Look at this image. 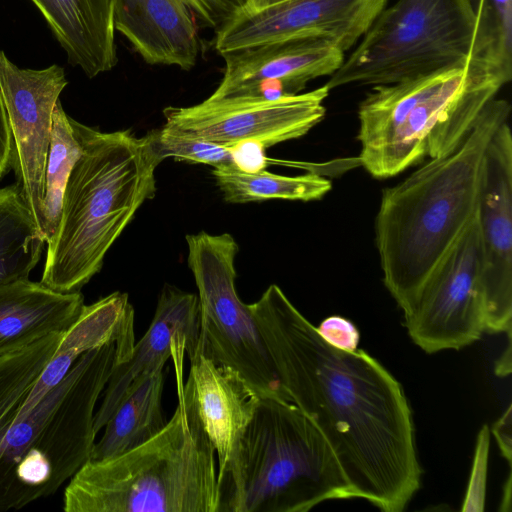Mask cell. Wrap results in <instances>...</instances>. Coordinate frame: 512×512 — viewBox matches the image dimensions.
Returning a JSON list of instances; mask_svg holds the SVG:
<instances>
[{"instance_id": "cell-1", "label": "cell", "mask_w": 512, "mask_h": 512, "mask_svg": "<svg viewBox=\"0 0 512 512\" xmlns=\"http://www.w3.org/2000/svg\"><path fill=\"white\" fill-rule=\"evenodd\" d=\"M249 305L284 392L321 431L355 498L404 510L422 469L400 382L364 350L324 341L276 284Z\"/></svg>"}, {"instance_id": "cell-2", "label": "cell", "mask_w": 512, "mask_h": 512, "mask_svg": "<svg viewBox=\"0 0 512 512\" xmlns=\"http://www.w3.org/2000/svg\"><path fill=\"white\" fill-rule=\"evenodd\" d=\"M511 105L492 99L461 143L382 192L375 240L383 283L404 314L476 217L487 146Z\"/></svg>"}, {"instance_id": "cell-3", "label": "cell", "mask_w": 512, "mask_h": 512, "mask_svg": "<svg viewBox=\"0 0 512 512\" xmlns=\"http://www.w3.org/2000/svg\"><path fill=\"white\" fill-rule=\"evenodd\" d=\"M161 162L147 134L93 128L66 182L60 221L47 243L43 285L79 292L99 273L110 247L154 197Z\"/></svg>"}, {"instance_id": "cell-4", "label": "cell", "mask_w": 512, "mask_h": 512, "mask_svg": "<svg viewBox=\"0 0 512 512\" xmlns=\"http://www.w3.org/2000/svg\"><path fill=\"white\" fill-rule=\"evenodd\" d=\"M178 404L147 442L113 457L89 459L69 480L66 512H219L215 449L183 394L184 352L172 354Z\"/></svg>"}, {"instance_id": "cell-5", "label": "cell", "mask_w": 512, "mask_h": 512, "mask_svg": "<svg viewBox=\"0 0 512 512\" xmlns=\"http://www.w3.org/2000/svg\"><path fill=\"white\" fill-rule=\"evenodd\" d=\"M509 81L468 61L372 86L358 108L360 164L382 179L449 154Z\"/></svg>"}, {"instance_id": "cell-6", "label": "cell", "mask_w": 512, "mask_h": 512, "mask_svg": "<svg viewBox=\"0 0 512 512\" xmlns=\"http://www.w3.org/2000/svg\"><path fill=\"white\" fill-rule=\"evenodd\" d=\"M218 483L219 512H306L355 498L321 431L275 397L260 398Z\"/></svg>"}, {"instance_id": "cell-7", "label": "cell", "mask_w": 512, "mask_h": 512, "mask_svg": "<svg viewBox=\"0 0 512 512\" xmlns=\"http://www.w3.org/2000/svg\"><path fill=\"white\" fill-rule=\"evenodd\" d=\"M131 350L111 342L85 353L14 423L0 446V512L53 495L90 459L97 401Z\"/></svg>"}, {"instance_id": "cell-8", "label": "cell", "mask_w": 512, "mask_h": 512, "mask_svg": "<svg viewBox=\"0 0 512 512\" xmlns=\"http://www.w3.org/2000/svg\"><path fill=\"white\" fill-rule=\"evenodd\" d=\"M475 32L473 0H397L324 85L372 87L466 64Z\"/></svg>"}, {"instance_id": "cell-9", "label": "cell", "mask_w": 512, "mask_h": 512, "mask_svg": "<svg viewBox=\"0 0 512 512\" xmlns=\"http://www.w3.org/2000/svg\"><path fill=\"white\" fill-rule=\"evenodd\" d=\"M186 242L199 302V334L193 355L235 370L260 397L289 400L250 305L242 302L236 291L237 242L229 233L205 231L187 235Z\"/></svg>"}, {"instance_id": "cell-10", "label": "cell", "mask_w": 512, "mask_h": 512, "mask_svg": "<svg viewBox=\"0 0 512 512\" xmlns=\"http://www.w3.org/2000/svg\"><path fill=\"white\" fill-rule=\"evenodd\" d=\"M477 215L423 286L404 324L426 353L461 349L485 332V298Z\"/></svg>"}, {"instance_id": "cell-11", "label": "cell", "mask_w": 512, "mask_h": 512, "mask_svg": "<svg viewBox=\"0 0 512 512\" xmlns=\"http://www.w3.org/2000/svg\"><path fill=\"white\" fill-rule=\"evenodd\" d=\"M330 90H315L277 99L235 96L208 97L188 107L163 110V127L175 133L228 147L254 143L264 149L300 138L320 123Z\"/></svg>"}, {"instance_id": "cell-12", "label": "cell", "mask_w": 512, "mask_h": 512, "mask_svg": "<svg viewBox=\"0 0 512 512\" xmlns=\"http://www.w3.org/2000/svg\"><path fill=\"white\" fill-rule=\"evenodd\" d=\"M388 0H283L254 11L239 10L215 38L221 54L290 39H321L343 52L368 30Z\"/></svg>"}, {"instance_id": "cell-13", "label": "cell", "mask_w": 512, "mask_h": 512, "mask_svg": "<svg viewBox=\"0 0 512 512\" xmlns=\"http://www.w3.org/2000/svg\"><path fill=\"white\" fill-rule=\"evenodd\" d=\"M67 84L62 67L54 64L42 70L21 69L0 50V91L14 145L12 170L41 230L52 115Z\"/></svg>"}, {"instance_id": "cell-14", "label": "cell", "mask_w": 512, "mask_h": 512, "mask_svg": "<svg viewBox=\"0 0 512 512\" xmlns=\"http://www.w3.org/2000/svg\"><path fill=\"white\" fill-rule=\"evenodd\" d=\"M485 332L512 328V134L508 122L492 136L484 156L477 211Z\"/></svg>"}, {"instance_id": "cell-15", "label": "cell", "mask_w": 512, "mask_h": 512, "mask_svg": "<svg viewBox=\"0 0 512 512\" xmlns=\"http://www.w3.org/2000/svg\"><path fill=\"white\" fill-rule=\"evenodd\" d=\"M344 53L321 39H290L221 53L224 75L209 97L235 96L261 82L281 83L296 95L308 82L336 72Z\"/></svg>"}, {"instance_id": "cell-16", "label": "cell", "mask_w": 512, "mask_h": 512, "mask_svg": "<svg viewBox=\"0 0 512 512\" xmlns=\"http://www.w3.org/2000/svg\"><path fill=\"white\" fill-rule=\"evenodd\" d=\"M199 334L198 296L171 285L162 288L151 324L134 344L127 361L116 365L95 412L94 431L103 429L125 393L149 374L163 369L178 340L188 344L193 355Z\"/></svg>"}, {"instance_id": "cell-17", "label": "cell", "mask_w": 512, "mask_h": 512, "mask_svg": "<svg viewBox=\"0 0 512 512\" xmlns=\"http://www.w3.org/2000/svg\"><path fill=\"white\" fill-rule=\"evenodd\" d=\"M183 394L215 449L220 474L253 416L260 396L233 369L194 354Z\"/></svg>"}, {"instance_id": "cell-18", "label": "cell", "mask_w": 512, "mask_h": 512, "mask_svg": "<svg viewBox=\"0 0 512 512\" xmlns=\"http://www.w3.org/2000/svg\"><path fill=\"white\" fill-rule=\"evenodd\" d=\"M114 26L148 64L188 71L197 62V29L183 0H115Z\"/></svg>"}, {"instance_id": "cell-19", "label": "cell", "mask_w": 512, "mask_h": 512, "mask_svg": "<svg viewBox=\"0 0 512 512\" xmlns=\"http://www.w3.org/2000/svg\"><path fill=\"white\" fill-rule=\"evenodd\" d=\"M134 315L128 294L119 291L84 305L78 318L63 332L15 423L29 414L85 353L111 342L133 349Z\"/></svg>"}, {"instance_id": "cell-20", "label": "cell", "mask_w": 512, "mask_h": 512, "mask_svg": "<svg viewBox=\"0 0 512 512\" xmlns=\"http://www.w3.org/2000/svg\"><path fill=\"white\" fill-rule=\"evenodd\" d=\"M79 292H56L28 279L0 286V357L66 331L84 307Z\"/></svg>"}, {"instance_id": "cell-21", "label": "cell", "mask_w": 512, "mask_h": 512, "mask_svg": "<svg viewBox=\"0 0 512 512\" xmlns=\"http://www.w3.org/2000/svg\"><path fill=\"white\" fill-rule=\"evenodd\" d=\"M42 13L71 65L93 78L117 64L115 0H31Z\"/></svg>"}, {"instance_id": "cell-22", "label": "cell", "mask_w": 512, "mask_h": 512, "mask_svg": "<svg viewBox=\"0 0 512 512\" xmlns=\"http://www.w3.org/2000/svg\"><path fill=\"white\" fill-rule=\"evenodd\" d=\"M164 368L130 388L94 443L90 459L99 460L129 451L153 438L167 424L162 409Z\"/></svg>"}, {"instance_id": "cell-23", "label": "cell", "mask_w": 512, "mask_h": 512, "mask_svg": "<svg viewBox=\"0 0 512 512\" xmlns=\"http://www.w3.org/2000/svg\"><path fill=\"white\" fill-rule=\"evenodd\" d=\"M45 244L18 185L0 188V286L28 279Z\"/></svg>"}, {"instance_id": "cell-24", "label": "cell", "mask_w": 512, "mask_h": 512, "mask_svg": "<svg viewBox=\"0 0 512 512\" xmlns=\"http://www.w3.org/2000/svg\"><path fill=\"white\" fill-rule=\"evenodd\" d=\"M212 174L224 199L233 204L269 199L319 200L332 187L329 180L317 174L284 176L264 169L246 171L232 166L214 167Z\"/></svg>"}, {"instance_id": "cell-25", "label": "cell", "mask_w": 512, "mask_h": 512, "mask_svg": "<svg viewBox=\"0 0 512 512\" xmlns=\"http://www.w3.org/2000/svg\"><path fill=\"white\" fill-rule=\"evenodd\" d=\"M92 130L68 116L60 100L57 101L52 115L51 143L45 172L42 230L46 244L55 235L60 221L62 199L70 171Z\"/></svg>"}, {"instance_id": "cell-26", "label": "cell", "mask_w": 512, "mask_h": 512, "mask_svg": "<svg viewBox=\"0 0 512 512\" xmlns=\"http://www.w3.org/2000/svg\"><path fill=\"white\" fill-rule=\"evenodd\" d=\"M62 334L52 333L22 350L0 357V446Z\"/></svg>"}, {"instance_id": "cell-27", "label": "cell", "mask_w": 512, "mask_h": 512, "mask_svg": "<svg viewBox=\"0 0 512 512\" xmlns=\"http://www.w3.org/2000/svg\"><path fill=\"white\" fill-rule=\"evenodd\" d=\"M147 135L162 161L168 157H173L175 160L206 164L213 167H236L232 147L175 133L165 127L150 131Z\"/></svg>"}, {"instance_id": "cell-28", "label": "cell", "mask_w": 512, "mask_h": 512, "mask_svg": "<svg viewBox=\"0 0 512 512\" xmlns=\"http://www.w3.org/2000/svg\"><path fill=\"white\" fill-rule=\"evenodd\" d=\"M489 445L490 430L487 425H483L477 436L467 491L461 507L463 512H481L484 510Z\"/></svg>"}, {"instance_id": "cell-29", "label": "cell", "mask_w": 512, "mask_h": 512, "mask_svg": "<svg viewBox=\"0 0 512 512\" xmlns=\"http://www.w3.org/2000/svg\"><path fill=\"white\" fill-rule=\"evenodd\" d=\"M316 330L324 341L339 350L354 351L358 347L360 333L355 324L347 318L329 316L316 327Z\"/></svg>"}, {"instance_id": "cell-30", "label": "cell", "mask_w": 512, "mask_h": 512, "mask_svg": "<svg viewBox=\"0 0 512 512\" xmlns=\"http://www.w3.org/2000/svg\"><path fill=\"white\" fill-rule=\"evenodd\" d=\"M13 137L0 91V181L12 170Z\"/></svg>"}, {"instance_id": "cell-31", "label": "cell", "mask_w": 512, "mask_h": 512, "mask_svg": "<svg viewBox=\"0 0 512 512\" xmlns=\"http://www.w3.org/2000/svg\"><path fill=\"white\" fill-rule=\"evenodd\" d=\"M512 408L508 406L502 416L493 424L494 435L502 456L511 464L512 458Z\"/></svg>"}, {"instance_id": "cell-32", "label": "cell", "mask_w": 512, "mask_h": 512, "mask_svg": "<svg viewBox=\"0 0 512 512\" xmlns=\"http://www.w3.org/2000/svg\"><path fill=\"white\" fill-rule=\"evenodd\" d=\"M183 2L206 25L217 28L215 20L203 0H183Z\"/></svg>"}, {"instance_id": "cell-33", "label": "cell", "mask_w": 512, "mask_h": 512, "mask_svg": "<svg viewBox=\"0 0 512 512\" xmlns=\"http://www.w3.org/2000/svg\"><path fill=\"white\" fill-rule=\"evenodd\" d=\"M508 346L495 364V373L498 376H506L511 372V332L507 333Z\"/></svg>"}, {"instance_id": "cell-34", "label": "cell", "mask_w": 512, "mask_h": 512, "mask_svg": "<svg viewBox=\"0 0 512 512\" xmlns=\"http://www.w3.org/2000/svg\"><path fill=\"white\" fill-rule=\"evenodd\" d=\"M283 0H248L241 11H254Z\"/></svg>"}, {"instance_id": "cell-35", "label": "cell", "mask_w": 512, "mask_h": 512, "mask_svg": "<svg viewBox=\"0 0 512 512\" xmlns=\"http://www.w3.org/2000/svg\"><path fill=\"white\" fill-rule=\"evenodd\" d=\"M511 475H508V479L504 485V494L503 500L501 502V511H510L511 510Z\"/></svg>"}, {"instance_id": "cell-36", "label": "cell", "mask_w": 512, "mask_h": 512, "mask_svg": "<svg viewBox=\"0 0 512 512\" xmlns=\"http://www.w3.org/2000/svg\"><path fill=\"white\" fill-rule=\"evenodd\" d=\"M236 1L239 3L240 7L242 8L248 0H236Z\"/></svg>"}]
</instances>
